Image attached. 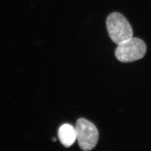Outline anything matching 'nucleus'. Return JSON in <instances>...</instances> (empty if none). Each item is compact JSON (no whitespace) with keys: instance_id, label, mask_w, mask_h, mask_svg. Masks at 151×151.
<instances>
[{"instance_id":"obj_3","label":"nucleus","mask_w":151,"mask_h":151,"mask_svg":"<svg viewBox=\"0 0 151 151\" xmlns=\"http://www.w3.org/2000/svg\"><path fill=\"white\" fill-rule=\"evenodd\" d=\"M76 129L77 139L82 150L91 151L97 145L99 134L96 126L84 118L78 119Z\"/></svg>"},{"instance_id":"obj_4","label":"nucleus","mask_w":151,"mask_h":151,"mask_svg":"<svg viewBox=\"0 0 151 151\" xmlns=\"http://www.w3.org/2000/svg\"><path fill=\"white\" fill-rule=\"evenodd\" d=\"M58 136L60 143L66 148L72 146L77 139L76 128L70 124H65L60 128Z\"/></svg>"},{"instance_id":"obj_1","label":"nucleus","mask_w":151,"mask_h":151,"mask_svg":"<svg viewBox=\"0 0 151 151\" xmlns=\"http://www.w3.org/2000/svg\"><path fill=\"white\" fill-rule=\"evenodd\" d=\"M106 24L110 38L116 44L133 37V32L129 22L119 12L110 14L107 17Z\"/></svg>"},{"instance_id":"obj_2","label":"nucleus","mask_w":151,"mask_h":151,"mask_svg":"<svg viewBox=\"0 0 151 151\" xmlns=\"http://www.w3.org/2000/svg\"><path fill=\"white\" fill-rule=\"evenodd\" d=\"M146 50V44L142 39L132 37L118 44L115 55L121 62L130 63L142 59Z\"/></svg>"},{"instance_id":"obj_5","label":"nucleus","mask_w":151,"mask_h":151,"mask_svg":"<svg viewBox=\"0 0 151 151\" xmlns=\"http://www.w3.org/2000/svg\"><path fill=\"white\" fill-rule=\"evenodd\" d=\"M53 142H55V141H56V139L53 138Z\"/></svg>"}]
</instances>
